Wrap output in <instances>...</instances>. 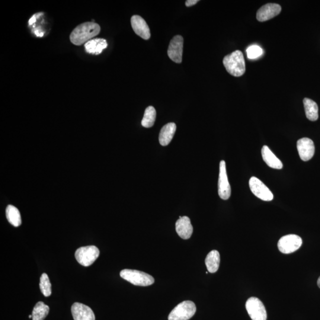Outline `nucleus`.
I'll use <instances>...</instances> for the list:
<instances>
[{
    "instance_id": "f257e3e1",
    "label": "nucleus",
    "mask_w": 320,
    "mask_h": 320,
    "mask_svg": "<svg viewBox=\"0 0 320 320\" xmlns=\"http://www.w3.org/2000/svg\"><path fill=\"white\" fill-rule=\"evenodd\" d=\"M100 27L94 22H85L76 26L70 34V40L75 46H80L90 40L100 33Z\"/></svg>"
},
{
    "instance_id": "f03ea898",
    "label": "nucleus",
    "mask_w": 320,
    "mask_h": 320,
    "mask_svg": "<svg viewBox=\"0 0 320 320\" xmlns=\"http://www.w3.org/2000/svg\"><path fill=\"white\" fill-rule=\"evenodd\" d=\"M223 64L226 71L233 76H242L246 72L245 60L242 51L236 50L224 57Z\"/></svg>"
},
{
    "instance_id": "7ed1b4c3",
    "label": "nucleus",
    "mask_w": 320,
    "mask_h": 320,
    "mask_svg": "<svg viewBox=\"0 0 320 320\" xmlns=\"http://www.w3.org/2000/svg\"><path fill=\"white\" fill-rule=\"evenodd\" d=\"M120 276L136 286H150L155 282L154 278L151 275L137 270H124L120 272Z\"/></svg>"
},
{
    "instance_id": "20e7f679",
    "label": "nucleus",
    "mask_w": 320,
    "mask_h": 320,
    "mask_svg": "<svg viewBox=\"0 0 320 320\" xmlns=\"http://www.w3.org/2000/svg\"><path fill=\"white\" fill-rule=\"evenodd\" d=\"M196 307L190 300H185L179 304L168 316V320H188L194 315Z\"/></svg>"
},
{
    "instance_id": "39448f33",
    "label": "nucleus",
    "mask_w": 320,
    "mask_h": 320,
    "mask_svg": "<svg viewBox=\"0 0 320 320\" xmlns=\"http://www.w3.org/2000/svg\"><path fill=\"white\" fill-rule=\"evenodd\" d=\"M100 251L94 246H85L76 250L75 258L76 261L83 266L88 267L92 265L98 258Z\"/></svg>"
},
{
    "instance_id": "423d86ee",
    "label": "nucleus",
    "mask_w": 320,
    "mask_h": 320,
    "mask_svg": "<svg viewBox=\"0 0 320 320\" xmlns=\"http://www.w3.org/2000/svg\"><path fill=\"white\" fill-rule=\"evenodd\" d=\"M246 308L252 320H267V312L265 306L258 298H250L246 302Z\"/></svg>"
},
{
    "instance_id": "0eeeda50",
    "label": "nucleus",
    "mask_w": 320,
    "mask_h": 320,
    "mask_svg": "<svg viewBox=\"0 0 320 320\" xmlns=\"http://www.w3.org/2000/svg\"><path fill=\"white\" fill-rule=\"evenodd\" d=\"M302 244V238L296 234L282 236L278 242V247L284 254H290L298 250Z\"/></svg>"
},
{
    "instance_id": "6e6552de",
    "label": "nucleus",
    "mask_w": 320,
    "mask_h": 320,
    "mask_svg": "<svg viewBox=\"0 0 320 320\" xmlns=\"http://www.w3.org/2000/svg\"><path fill=\"white\" fill-rule=\"evenodd\" d=\"M249 186L256 197L264 201L274 200V194L258 178L252 177L249 180Z\"/></svg>"
},
{
    "instance_id": "1a4fd4ad",
    "label": "nucleus",
    "mask_w": 320,
    "mask_h": 320,
    "mask_svg": "<svg viewBox=\"0 0 320 320\" xmlns=\"http://www.w3.org/2000/svg\"><path fill=\"white\" fill-rule=\"evenodd\" d=\"M231 186L228 180L226 174V164L225 161L220 162V174L218 178V194L223 200H228L231 196Z\"/></svg>"
},
{
    "instance_id": "9d476101",
    "label": "nucleus",
    "mask_w": 320,
    "mask_h": 320,
    "mask_svg": "<svg viewBox=\"0 0 320 320\" xmlns=\"http://www.w3.org/2000/svg\"><path fill=\"white\" fill-rule=\"evenodd\" d=\"M184 38L180 35L175 36L170 43L168 56L172 62L180 64L182 62L184 50Z\"/></svg>"
},
{
    "instance_id": "9b49d317",
    "label": "nucleus",
    "mask_w": 320,
    "mask_h": 320,
    "mask_svg": "<svg viewBox=\"0 0 320 320\" xmlns=\"http://www.w3.org/2000/svg\"><path fill=\"white\" fill-rule=\"evenodd\" d=\"M296 146L300 158L302 161H309L314 155V144L311 139L303 138L298 140Z\"/></svg>"
},
{
    "instance_id": "f8f14e48",
    "label": "nucleus",
    "mask_w": 320,
    "mask_h": 320,
    "mask_svg": "<svg viewBox=\"0 0 320 320\" xmlns=\"http://www.w3.org/2000/svg\"><path fill=\"white\" fill-rule=\"evenodd\" d=\"M130 22L133 30L137 35L145 40L150 39L151 37L150 28L142 17L134 15L131 18Z\"/></svg>"
},
{
    "instance_id": "ddd939ff",
    "label": "nucleus",
    "mask_w": 320,
    "mask_h": 320,
    "mask_svg": "<svg viewBox=\"0 0 320 320\" xmlns=\"http://www.w3.org/2000/svg\"><path fill=\"white\" fill-rule=\"evenodd\" d=\"M281 10L280 5L275 3H270L262 6L258 10L256 17L259 22H266L280 14Z\"/></svg>"
},
{
    "instance_id": "4468645a",
    "label": "nucleus",
    "mask_w": 320,
    "mask_h": 320,
    "mask_svg": "<svg viewBox=\"0 0 320 320\" xmlns=\"http://www.w3.org/2000/svg\"><path fill=\"white\" fill-rule=\"evenodd\" d=\"M72 312L74 320H95L94 312L84 304L75 302L72 307Z\"/></svg>"
},
{
    "instance_id": "2eb2a0df",
    "label": "nucleus",
    "mask_w": 320,
    "mask_h": 320,
    "mask_svg": "<svg viewBox=\"0 0 320 320\" xmlns=\"http://www.w3.org/2000/svg\"><path fill=\"white\" fill-rule=\"evenodd\" d=\"M176 230L182 238H190L193 234L194 228L190 218L184 216L179 218L176 223Z\"/></svg>"
},
{
    "instance_id": "dca6fc26",
    "label": "nucleus",
    "mask_w": 320,
    "mask_h": 320,
    "mask_svg": "<svg viewBox=\"0 0 320 320\" xmlns=\"http://www.w3.org/2000/svg\"><path fill=\"white\" fill-rule=\"evenodd\" d=\"M262 158L268 167L274 169H282L283 168L282 162L266 146H264L262 149Z\"/></svg>"
},
{
    "instance_id": "f3484780",
    "label": "nucleus",
    "mask_w": 320,
    "mask_h": 320,
    "mask_svg": "<svg viewBox=\"0 0 320 320\" xmlns=\"http://www.w3.org/2000/svg\"><path fill=\"white\" fill-rule=\"evenodd\" d=\"M176 130V124L168 123L162 128L159 134V142L162 146H167L172 142Z\"/></svg>"
},
{
    "instance_id": "a211bd4d",
    "label": "nucleus",
    "mask_w": 320,
    "mask_h": 320,
    "mask_svg": "<svg viewBox=\"0 0 320 320\" xmlns=\"http://www.w3.org/2000/svg\"><path fill=\"white\" fill-rule=\"evenodd\" d=\"M86 52L94 55H99L108 47L107 41L104 39L92 40L84 44Z\"/></svg>"
},
{
    "instance_id": "6ab92c4d",
    "label": "nucleus",
    "mask_w": 320,
    "mask_h": 320,
    "mask_svg": "<svg viewBox=\"0 0 320 320\" xmlns=\"http://www.w3.org/2000/svg\"><path fill=\"white\" fill-rule=\"evenodd\" d=\"M304 108L307 119L311 121H316L318 119V105L314 101L308 98H305L303 100Z\"/></svg>"
},
{
    "instance_id": "aec40b11",
    "label": "nucleus",
    "mask_w": 320,
    "mask_h": 320,
    "mask_svg": "<svg viewBox=\"0 0 320 320\" xmlns=\"http://www.w3.org/2000/svg\"><path fill=\"white\" fill-rule=\"evenodd\" d=\"M220 264V254L217 250H212L208 254L206 259L207 270L214 274L218 270Z\"/></svg>"
},
{
    "instance_id": "412c9836",
    "label": "nucleus",
    "mask_w": 320,
    "mask_h": 320,
    "mask_svg": "<svg viewBox=\"0 0 320 320\" xmlns=\"http://www.w3.org/2000/svg\"><path fill=\"white\" fill-rule=\"evenodd\" d=\"M6 214L8 222L10 223L12 226L18 227L21 225L22 218L20 213L19 212L17 208L12 206H8L7 208H6Z\"/></svg>"
},
{
    "instance_id": "4be33fe9",
    "label": "nucleus",
    "mask_w": 320,
    "mask_h": 320,
    "mask_svg": "<svg viewBox=\"0 0 320 320\" xmlns=\"http://www.w3.org/2000/svg\"><path fill=\"white\" fill-rule=\"evenodd\" d=\"M50 307L43 302H38L32 312V320H44L49 313Z\"/></svg>"
},
{
    "instance_id": "5701e85b",
    "label": "nucleus",
    "mask_w": 320,
    "mask_h": 320,
    "mask_svg": "<svg viewBox=\"0 0 320 320\" xmlns=\"http://www.w3.org/2000/svg\"><path fill=\"white\" fill-rule=\"evenodd\" d=\"M156 119V110L152 106L147 108L144 112L143 119L142 122V126L146 128H151L155 123Z\"/></svg>"
},
{
    "instance_id": "b1692460",
    "label": "nucleus",
    "mask_w": 320,
    "mask_h": 320,
    "mask_svg": "<svg viewBox=\"0 0 320 320\" xmlns=\"http://www.w3.org/2000/svg\"><path fill=\"white\" fill-rule=\"evenodd\" d=\"M40 289L44 296H50L52 293L51 284L47 274H43L40 278Z\"/></svg>"
},
{
    "instance_id": "393cba45",
    "label": "nucleus",
    "mask_w": 320,
    "mask_h": 320,
    "mask_svg": "<svg viewBox=\"0 0 320 320\" xmlns=\"http://www.w3.org/2000/svg\"><path fill=\"white\" fill-rule=\"evenodd\" d=\"M246 52L248 59L254 60L260 57L263 54V50L259 46H252L248 48Z\"/></svg>"
},
{
    "instance_id": "a878e982",
    "label": "nucleus",
    "mask_w": 320,
    "mask_h": 320,
    "mask_svg": "<svg viewBox=\"0 0 320 320\" xmlns=\"http://www.w3.org/2000/svg\"><path fill=\"white\" fill-rule=\"evenodd\" d=\"M198 2H199L198 0H188V1L186 2L185 4L188 8L197 4Z\"/></svg>"
},
{
    "instance_id": "bb28decb",
    "label": "nucleus",
    "mask_w": 320,
    "mask_h": 320,
    "mask_svg": "<svg viewBox=\"0 0 320 320\" xmlns=\"http://www.w3.org/2000/svg\"><path fill=\"white\" fill-rule=\"evenodd\" d=\"M318 287L320 288V276L318 278Z\"/></svg>"
},
{
    "instance_id": "cd10ccee",
    "label": "nucleus",
    "mask_w": 320,
    "mask_h": 320,
    "mask_svg": "<svg viewBox=\"0 0 320 320\" xmlns=\"http://www.w3.org/2000/svg\"><path fill=\"white\" fill-rule=\"evenodd\" d=\"M30 318H32V315L30 316Z\"/></svg>"
}]
</instances>
